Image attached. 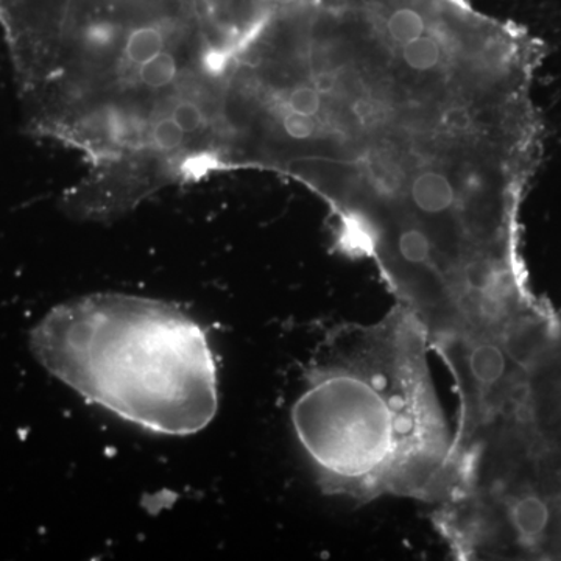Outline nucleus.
Returning a JSON list of instances; mask_svg holds the SVG:
<instances>
[{"label": "nucleus", "mask_w": 561, "mask_h": 561, "mask_svg": "<svg viewBox=\"0 0 561 561\" xmlns=\"http://www.w3.org/2000/svg\"><path fill=\"white\" fill-rule=\"evenodd\" d=\"M31 346L58 381L142 430L184 437L206 430L219 411L206 332L171 302L76 298L33 328Z\"/></svg>", "instance_id": "obj_3"}, {"label": "nucleus", "mask_w": 561, "mask_h": 561, "mask_svg": "<svg viewBox=\"0 0 561 561\" xmlns=\"http://www.w3.org/2000/svg\"><path fill=\"white\" fill-rule=\"evenodd\" d=\"M311 16V150L272 171L327 203L337 250L370 261L394 301L478 300L522 261L540 41L470 0H320Z\"/></svg>", "instance_id": "obj_1"}, {"label": "nucleus", "mask_w": 561, "mask_h": 561, "mask_svg": "<svg viewBox=\"0 0 561 561\" xmlns=\"http://www.w3.org/2000/svg\"><path fill=\"white\" fill-rule=\"evenodd\" d=\"M184 133L172 117L154 122L150 130V142L162 153H173L184 144Z\"/></svg>", "instance_id": "obj_6"}, {"label": "nucleus", "mask_w": 561, "mask_h": 561, "mask_svg": "<svg viewBox=\"0 0 561 561\" xmlns=\"http://www.w3.org/2000/svg\"><path fill=\"white\" fill-rule=\"evenodd\" d=\"M176 77H179V62L172 54L165 50L138 68L140 83L150 90L171 87Z\"/></svg>", "instance_id": "obj_5"}, {"label": "nucleus", "mask_w": 561, "mask_h": 561, "mask_svg": "<svg viewBox=\"0 0 561 561\" xmlns=\"http://www.w3.org/2000/svg\"><path fill=\"white\" fill-rule=\"evenodd\" d=\"M172 119L179 124L181 130L186 135L201 131L205 125V113L201 106L192 101L180 102L172 111Z\"/></svg>", "instance_id": "obj_7"}, {"label": "nucleus", "mask_w": 561, "mask_h": 561, "mask_svg": "<svg viewBox=\"0 0 561 561\" xmlns=\"http://www.w3.org/2000/svg\"><path fill=\"white\" fill-rule=\"evenodd\" d=\"M430 351L420 321L397 302L375 323L328 332L291 408V427L324 494L434 507L449 496L454 434Z\"/></svg>", "instance_id": "obj_2"}, {"label": "nucleus", "mask_w": 561, "mask_h": 561, "mask_svg": "<svg viewBox=\"0 0 561 561\" xmlns=\"http://www.w3.org/2000/svg\"><path fill=\"white\" fill-rule=\"evenodd\" d=\"M165 35L160 27L154 25H142L135 28L127 36L124 44V58L130 66L146 65L147 61L153 60L157 55L164 51Z\"/></svg>", "instance_id": "obj_4"}]
</instances>
